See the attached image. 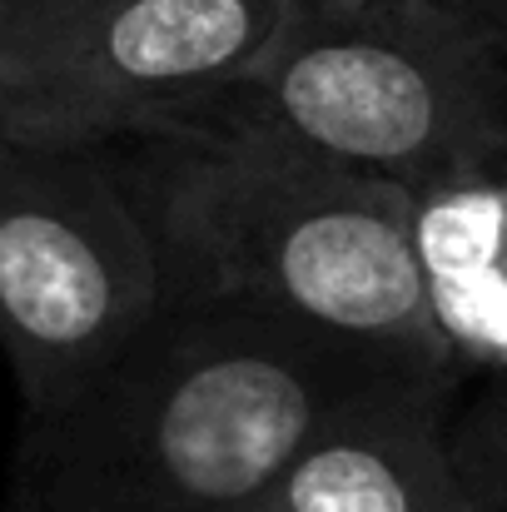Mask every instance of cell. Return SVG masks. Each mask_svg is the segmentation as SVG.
Wrapping results in <instances>:
<instances>
[{
    "mask_svg": "<svg viewBox=\"0 0 507 512\" xmlns=\"http://www.w3.org/2000/svg\"><path fill=\"white\" fill-rule=\"evenodd\" d=\"M453 383L274 314L155 299L100 368L20 408L0 512H244L348 408Z\"/></svg>",
    "mask_w": 507,
    "mask_h": 512,
    "instance_id": "cell-1",
    "label": "cell"
},
{
    "mask_svg": "<svg viewBox=\"0 0 507 512\" xmlns=\"http://www.w3.org/2000/svg\"><path fill=\"white\" fill-rule=\"evenodd\" d=\"M110 155L150 234L165 304H234L463 373L428 274L423 204L403 184L224 100L110 140Z\"/></svg>",
    "mask_w": 507,
    "mask_h": 512,
    "instance_id": "cell-2",
    "label": "cell"
},
{
    "mask_svg": "<svg viewBox=\"0 0 507 512\" xmlns=\"http://www.w3.org/2000/svg\"><path fill=\"white\" fill-rule=\"evenodd\" d=\"M224 105L418 204L507 184V35L443 10L289 0L279 40Z\"/></svg>",
    "mask_w": 507,
    "mask_h": 512,
    "instance_id": "cell-3",
    "label": "cell"
},
{
    "mask_svg": "<svg viewBox=\"0 0 507 512\" xmlns=\"http://www.w3.org/2000/svg\"><path fill=\"white\" fill-rule=\"evenodd\" d=\"M160 299L110 145L0 125V353L20 408L100 368Z\"/></svg>",
    "mask_w": 507,
    "mask_h": 512,
    "instance_id": "cell-4",
    "label": "cell"
},
{
    "mask_svg": "<svg viewBox=\"0 0 507 512\" xmlns=\"http://www.w3.org/2000/svg\"><path fill=\"white\" fill-rule=\"evenodd\" d=\"M289 0H0V45L50 140L110 145L209 110L279 40Z\"/></svg>",
    "mask_w": 507,
    "mask_h": 512,
    "instance_id": "cell-5",
    "label": "cell"
},
{
    "mask_svg": "<svg viewBox=\"0 0 507 512\" xmlns=\"http://www.w3.org/2000/svg\"><path fill=\"white\" fill-rule=\"evenodd\" d=\"M448 393L408 388L348 408L244 512H483L448 448Z\"/></svg>",
    "mask_w": 507,
    "mask_h": 512,
    "instance_id": "cell-6",
    "label": "cell"
},
{
    "mask_svg": "<svg viewBox=\"0 0 507 512\" xmlns=\"http://www.w3.org/2000/svg\"><path fill=\"white\" fill-rule=\"evenodd\" d=\"M453 463L483 512H507V368L448 423Z\"/></svg>",
    "mask_w": 507,
    "mask_h": 512,
    "instance_id": "cell-7",
    "label": "cell"
},
{
    "mask_svg": "<svg viewBox=\"0 0 507 512\" xmlns=\"http://www.w3.org/2000/svg\"><path fill=\"white\" fill-rule=\"evenodd\" d=\"M0 125H15L25 135H45L50 140V120H45V100L30 85V75L15 65V55L0 45Z\"/></svg>",
    "mask_w": 507,
    "mask_h": 512,
    "instance_id": "cell-8",
    "label": "cell"
},
{
    "mask_svg": "<svg viewBox=\"0 0 507 512\" xmlns=\"http://www.w3.org/2000/svg\"><path fill=\"white\" fill-rule=\"evenodd\" d=\"M403 5L443 10V15H458V20H473V25H483V30L507 35V0H403Z\"/></svg>",
    "mask_w": 507,
    "mask_h": 512,
    "instance_id": "cell-9",
    "label": "cell"
}]
</instances>
